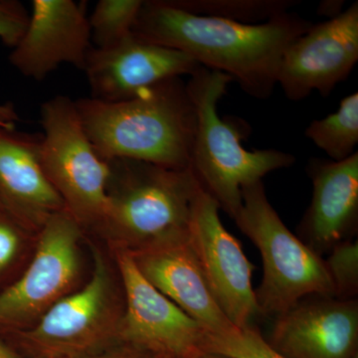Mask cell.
<instances>
[{
    "label": "cell",
    "instance_id": "6da1fadb",
    "mask_svg": "<svg viewBox=\"0 0 358 358\" xmlns=\"http://www.w3.org/2000/svg\"><path fill=\"white\" fill-rule=\"evenodd\" d=\"M312 25L291 13L261 24H243L186 13L169 0H148L133 32L187 54L202 67L229 76L249 96L267 100L278 84L285 51Z\"/></svg>",
    "mask_w": 358,
    "mask_h": 358
},
{
    "label": "cell",
    "instance_id": "7a4b0ae2",
    "mask_svg": "<svg viewBox=\"0 0 358 358\" xmlns=\"http://www.w3.org/2000/svg\"><path fill=\"white\" fill-rule=\"evenodd\" d=\"M75 105L85 133L106 162L134 159L189 169L196 113L181 78L121 102L83 98Z\"/></svg>",
    "mask_w": 358,
    "mask_h": 358
},
{
    "label": "cell",
    "instance_id": "3957f363",
    "mask_svg": "<svg viewBox=\"0 0 358 358\" xmlns=\"http://www.w3.org/2000/svg\"><path fill=\"white\" fill-rule=\"evenodd\" d=\"M231 79L200 66L186 86L196 113L189 169L202 189L234 220L242 207V189L272 171L293 166L296 157L275 148L247 150L243 122L221 117L218 103Z\"/></svg>",
    "mask_w": 358,
    "mask_h": 358
},
{
    "label": "cell",
    "instance_id": "277c9868",
    "mask_svg": "<svg viewBox=\"0 0 358 358\" xmlns=\"http://www.w3.org/2000/svg\"><path fill=\"white\" fill-rule=\"evenodd\" d=\"M108 206L100 225L129 252L188 234L203 192L190 169L134 159L110 160Z\"/></svg>",
    "mask_w": 358,
    "mask_h": 358
},
{
    "label": "cell",
    "instance_id": "5b68a950",
    "mask_svg": "<svg viewBox=\"0 0 358 358\" xmlns=\"http://www.w3.org/2000/svg\"><path fill=\"white\" fill-rule=\"evenodd\" d=\"M234 221L262 256L263 281L255 291L261 315H280L308 296L336 298L322 256L285 225L262 181L242 189V207Z\"/></svg>",
    "mask_w": 358,
    "mask_h": 358
},
{
    "label": "cell",
    "instance_id": "8992f818",
    "mask_svg": "<svg viewBox=\"0 0 358 358\" xmlns=\"http://www.w3.org/2000/svg\"><path fill=\"white\" fill-rule=\"evenodd\" d=\"M41 162L66 209L80 224H99L108 206L109 162L85 133L75 101L66 96L41 106Z\"/></svg>",
    "mask_w": 358,
    "mask_h": 358
},
{
    "label": "cell",
    "instance_id": "52a82bcc",
    "mask_svg": "<svg viewBox=\"0 0 358 358\" xmlns=\"http://www.w3.org/2000/svg\"><path fill=\"white\" fill-rule=\"evenodd\" d=\"M121 315L115 310L109 271L96 253L86 286L54 303L22 338L42 358H79L109 346L113 339L117 341Z\"/></svg>",
    "mask_w": 358,
    "mask_h": 358
},
{
    "label": "cell",
    "instance_id": "ba28073f",
    "mask_svg": "<svg viewBox=\"0 0 358 358\" xmlns=\"http://www.w3.org/2000/svg\"><path fill=\"white\" fill-rule=\"evenodd\" d=\"M41 226L29 267L0 294V324L20 326L39 320L77 281L81 224L65 208Z\"/></svg>",
    "mask_w": 358,
    "mask_h": 358
},
{
    "label": "cell",
    "instance_id": "9c48e42d",
    "mask_svg": "<svg viewBox=\"0 0 358 358\" xmlns=\"http://www.w3.org/2000/svg\"><path fill=\"white\" fill-rule=\"evenodd\" d=\"M117 260L126 299L117 341L162 358H189L203 352L208 331L143 277L128 250H119Z\"/></svg>",
    "mask_w": 358,
    "mask_h": 358
},
{
    "label": "cell",
    "instance_id": "30bf717a",
    "mask_svg": "<svg viewBox=\"0 0 358 358\" xmlns=\"http://www.w3.org/2000/svg\"><path fill=\"white\" fill-rule=\"evenodd\" d=\"M219 209L210 195L200 193L188 240L219 308L235 327L246 329L261 315L252 287L255 266L245 255L240 242L224 227Z\"/></svg>",
    "mask_w": 358,
    "mask_h": 358
},
{
    "label": "cell",
    "instance_id": "8fae6325",
    "mask_svg": "<svg viewBox=\"0 0 358 358\" xmlns=\"http://www.w3.org/2000/svg\"><path fill=\"white\" fill-rule=\"evenodd\" d=\"M358 61V2L331 20L312 25L285 51L278 84L300 102L313 92L327 98L345 81Z\"/></svg>",
    "mask_w": 358,
    "mask_h": 358
},
{
    "label": "cell",
    "instance_id": "7c38bea8",
    "mask_svg": "<svg viewBox=\"0 0 358 358\" xmlns=\"http://www.w3.org/2000/svg\"><path fill=\"white\" fill-rule=\"evenodd\" d=\"M200 65L183 52L155 43L131 33L110 48L92 47L84 72L91 96L121 102L167 80L192 76Z\"/></svg>",
    "mask_w": 358,
    "mask_h": 358
},
{
    "label": "cell",
    "instance_id": "4fadbf2b",
    "mask_svg": "<svg viewBox=\"0 0 358 358\" xmlns=\"http://www.w3.org/2000/svg\"><path fill=\"white\" fill-rule=\"evenodd\" d=\"M91 41L85 2L33 0L27 25L9 62L23 76L42 81L63 64L84 70Z\"/></svg>",
    "mask_w": 358,
    "mask_h": 358
},
{
    "label": "cell",
    "instance_id": "5bb4252c",
    "mask_svg": "<svg viewBox=\"0 0 358 358\" xmlns=\"http://www.w3.org/2000/svg\"><path fill=\"white\" fill-rule=\"evenodd\" d=\"M313 298L278 315L268 345L287 358H358V301Z\"/></svg>",
    "mask_w": 358,
    "mask_h": 358
},
{
    "label": "cell",
    "instance_id": "9a60e30c",
    "mask_svg": "<svg viewBox=\"0 0 358 358\" xmlns=\"http://www.w3.org/2000/svg\"><path fill=\"white\" fill-rule=\"evenodd\" d=\"M129 253L143 277L209 334L238 329L212 296L188 234Z\"/></svg>",
    "mask_w": 358,
    "mask_h": 358
},
{
    "label": "cell",
    "instance_id": "2e32d148",
    "mask_svg": "<svg viewBox=\"0 0 358 358\" xmlns=\"http://www.w3.org/2000/svg\"><path fill=\"white\" fill-rule=\"evenodd\" d=\"M307 173L313 196L299 225V238L322 256L341 242L353 239L357 232L358 152L341 162L313 157Z\"/></svg>",
    "mask_w": 358,
    "mask_h": 358
},
{
    "label": "cell",
    "instance_id": "e0dca14e",
    "mask_svg": "<svg viewBox=\"0 0 358 358\" xmlns=\"http://www.w3.org/2000/svg\"><path fill=\"white\" fill-rule=\"evenodd\" d=\"M41 134L0 127V203L27 224L42 225L65 209L41 162Z\"/></svg>",
    "mask_w": 358,
    "mask_h": 358
},
{
    "label": "cell",
    "instance_id": "ac0fdd59",
    "mask_svg": "<svg viewBox=\"0 0 358 358\" xmlns=\"http://www.w3.org/2000/svg\"><path fill=\"white\" fill-rule=\"evenodd\" d=\"M305 134L333 162L355 155L358 143L357 92L345 96L336 112L310 122Z\"/></svg>",
    "mask_w": 358,
    "mask_h": 358
},
{
    "label": "cell",
    "instance_id": "d6986e66",
    "mask_svg": "<svg viewBox=\"0 0 358 358\" xmlns=\"http://www.w3.org/2000/svg\"><path fill=\"white\" fill-rule=\"evenodd\" d=\"M186 13L243 24H261L289 13L294 0H169Z\"/></svg>",
    "mask_w": 358,
    "mask_h": 358
},
{
    "label": "cell",
    "instance_id": "ffe728a7",
    "mask_svg": "<svg viewBox=\"0 0 358 358\" xmlns=\"http://www.w3.org/2000/svg\"><path fill=\"white\" fill-rule=\"evenodd\" d=\"M143 0H100L89 17L95 48L115 46L133 33Z\"/></svg>",
    "mask_w": 358,
    "mask_h": 358
},
{
    "label": "cell",
    "instance_id": "44dd1931",
    "mask_svg": "<svg viewBox=\"0 0 358 358\" xmlns=\"http://www.w3.org/2000/svg\"><path fill=\"white\" fill-rule=\"evenodd\" d=\"M203 352L218 353L231 358H287L275 352L252 327L236 329L222 336L208 333Z\"/></svg>",
    "mask_w": 358,
    "mask_h": 358
},
{
    "label": "cell",
    "instance_id": "7402d4cb",
    "mask_svg": "<svg viewBox=\"0 0 358 358\" xmlns=\"http://www.w3.org/2000/svg\"><path fill=\"white\" fill-rule=\"evenodd\" d=\"M324 261L336 298L352 300L358 293V243L350 239L341 242L329 251Z\"/></svg>",
    "mask_w": 358,
    "mask_h": 358
},
{
    "label": "cell",
    "instance_id": "603a6c76",
    "mask_svg": "<svg viewBox=\"0 0 358 358\" xmlns=\"http://www.w3.org/2000/svg\"><path fill=\"white\" fill-rule=\"evenodd\" d=\"M29 13L20 2L15 0H0V40L6 46L13 48L20 41ZM20 115L11 103H0V127L15 129Z\"/></svg>",
    "mask_w": 358,
    "mask_h": 358
},
{
    "label": "cell",
    "instance_id": "cb8c5ba5",
    "mask_svg": "<svg viewBox=\"0 0 358 358\" xmlns=\"http://www.w3.org/2000/svg\"><path fill=\"white\" fill-rule=\"evenodd\" d=\"M20 244V236L14 226L0 215V272L13 260Z\"/></svg>",
    "mask_w": 358,
    "mask_h": 358
},
{
    "label": "cell",
    "instance_id": "d4e9b609",
    "mask_svg": "<svg viewBox=\"0 0 358 358\" xmlns=\"http://www.w3.org/2000/svg\"><path fill=\"white\" fill-rule=\"evenodd\" d=\"M115 346H106L102 350L79 358H162L138 346L117 341Z\"/></svg>",
    "mask_w": 358,
    "mask_h": 358
},
{
    "label": "cell",
    "instance_id": "484cf974",
    "mask_svg": "<svg viewBox=\"0 0 358 358\" xmlns=\"http://www.w3.org/2000/svg\"><path fill=\"white\" fill-rule=\"evenodd\" d=\"M343 1H324L320 3L319 13L322 15L331 16V18L341 13Z\"/></svg>",
    "mask_w": 358,
    "mask_h": 358
},
{
    "label": "cell",
    "instance_id": "4316f807",
    "mask_svg": "<svg viewBox=\"0 0 358 358\" xmlns=\"http://www.w3.org/2000/svg\"><path fill=\"white\" fill-rule=\"evenodd\" d=\"M0 358H23L0 341Z\"/></svg>",
    "mask_w": 358,
    "mask_h": 358
},
{
    "label": "cell",
    "instance_id": "83f0119b",
    "mask_svg": "<svg viewBox=\"0 0 358 358\" xmlns=\"http://www.w3.org/2000/svg\"><path fill=\"white\" fill-rule=\"evenodd\" d=\"M189 358H231L225 355H218V353L201 352L192 355Z\"/></svg>",
    "mask_w": 358,
    "mask_h": 358
},
{
    "label": "cell",
    "instance_id": "f1b7e54d",
    "mask_svg": "<svg viewBox=\"0 0 358 358\" xmlns=\"http://www.w3.org/2000/svg\"><path fill=\"white\" fill-rule=\"evenodd\" d=\"M48 358H63V357H48Z\"/></svg>",
    "mask_w": 358,
    "mask_h": 358
},
{
    "label": "cell",
    "instance_id": "f546056e",
    "mask_svg": "<svg viewBox=\"0 0 358 358\" xmlns=\"http://www.w3.org/2000/svg\"><path fill=\"white\" fill-rule=\"evenodd\" d=\"M1 207H2V206H1V203H0V208H1Z\"/></svg>",
    "mask_w": 358,
    "mask_h": 358
}]
</instances>
